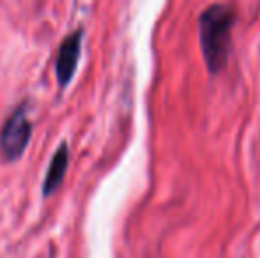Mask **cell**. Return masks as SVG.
<instances>
[{
    "label": "cell",
    "mask_w": 260,
    "mask_h": 258,
    "mask_svg": "<svg viewBox=\"0 0 260 258\" xmlns=\"http://www.w3.org/2000/svg\"><path fill=\"white\" fill-rule=\"evenodd\" d=\"M236 11L229 4H212L199 16L200 48L211 75H218L229 62Z\"/></svg>",
    "instance_id": "1"
},
{
    "label": "cell",
    "mask_w": 260,
    "mask_h": 258,
    "mask_svg": "<svg viewBox=\"0 0 260 258\" xmlns=\"http://www.w3.org/2000/svg\"><path fill=\"white\" fill-rule=\"evenodd\" d=\"M32 136V124L27 114V106L20 104L13 114L7 117L6 124L0 131V151L4 158L14 161L27 149Z\"/></svg>",
    "instance_id": "2"
},
{
    "label": "cell",
    "mask_w": 260,
    "mask_h": 258,
    "mask_svg": "<svg viewBox=\"0 0 260 258\" xmlns=\"http://www.w3.org/2000/svg\"><path fill=\"white\" fill-rule=\"evenodd\" d=\"M82 39H83V30L71 32L68 38L62 41L60 48L57 53V60H55V76L60 87L69 85V82L73 80L80 62V52H82Z\"/></svg>",
    "instance_id": "3"
},
{
    "label": "cell",
    "mask_w": 260,
    "mask_h": 258,
    "mask_svg": "<svg viewBox=\"0 0 260 258\" xmlns=\"http://www.w3.org/2000/svg\"><path fill=\"white\" fill-rule=\"evenodd\" d=\"M68 165H69L68 143H60L57 149V152L53 154L52 161H50L48 172H46L45 182H43V195L50 196L53 191H57V188L60 186L62 179H64V175H66Z\"/></svg>",
    "instance_id": "4"
}]
</instances>
